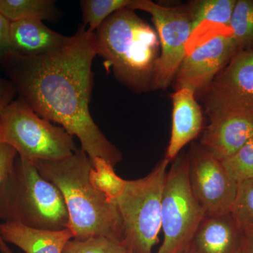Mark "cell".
I'll return each instance as SVG.
<instances>
[{"label": "cell", "mask_w": 253, "mask_h": 253, "mask_svg": "<svg viewBox=\"0 0 253 253\" xmlns=\"http://www.w3.org/2000/svg\"><path fill=\"white\" fill-rule=\"evenodd\" d=\"M0 220L59 231L68 228L69 216L59 189L18 156L0 189Z\"/></svg>", "instance_id": "4"}, {"label": "cell", "mask_w": 253, "mask_h": 253, "mask_svg": "<svg viewBox=\"0 0 253 253\" xmlns=\"http://www.w3.org/2000/svg\"><path fill=\"white\" fill-rule=\"evenodd\" d=\"M237 0H195L187 4L193 34L205 22L215 23L229 29ZM193 36V35H192Z\"/></svg>", "instance_id": "18"}, {"label": "cell", "mask_w": 253, "mask_h": 253, "mask_svg": "<svg viewBox=\"0 0 253 253\" xmlns=\"http://www.w3.org/2000/svg\"><path fill=\"white\" fill-rule=\"evenodd\" d=\"M229 30L241 51L253 50V0H237Z\"/></svg>", "instance_id": "19"}, {"label": "cell", "mask_w": 253, "mask_h": 253, "mask_svg": "<svg viewBox=\"0 0 253 253\" xmlns=\"http://www.w3.org/2000/svg\"><path fill=\"white\" fill-rule=\"evenodd\" d=\"M17 94L16 87L9 80L0 76V111L14 101Z\"/></svg>", "instance_id": "25"}, {"label": "cell", "mask_w": 253, "mask_h": 253, "mask_svg": "<svg viewBox=\"0 0 253 253\" xmlns=\"http://www.w3.org/2000/svg\"><path fill=\"white\" fill-rule=\"evenodd\" d=\"M172 162L161 201L164 240L157 253H177L191 244L206 216L190 186L187 154L180 153Z\"/></svg>", "instance_id": "7"}, {"label": "cell", "mask_w": 253, "mask_h": 253, "mask_svg": "<svg viewBox=\"0 0 253 253\" xmlns=\"http://www.w3.org/2000/svg\"><path fill=\"white\" fill-rule=\"evenodd\" d=\"M172 104L170 140L165 158L172 162L181 150L196 139L203 129L204 115L194 91L187 88L171 95Z\"/></svg>", "instance_id": "13"}, {"label": "cell", "mask_w": 253, "mask_h": 253, "mask_svg": "<svg viewBox=\"0 0 253 253\" xmlns=\"http://www.w3.org/2000/svg\"><path fill=\"white\" fill-rule=\"evenodd\" d=\"M244 235L230 212L205 216L191 244L197 253H241Z\"/></svg>", "instance_id": "14"}, {"label": "cell", "mask_w": 253, "mask_h": 253, "mask_svg": "<svg viewBox=\"0 0 253 253\" xmlns=\"http://www.w3.org/2000/svg\"><path fill=\"white\" fill-rule=\"evenodd\" d=\"M128 7L151 15L161 46V54L153 78L152 90H166L172 84L187 54V45L193 35L187 4L164 6L151 0H134Z\"/></svg>", "instance_id": "8"}, {"label": "cell", "mask_w": 253, "mask_h": 253, "mask_svg": "<svg viewBox=\"0 0 253 253\" xmlns=\"http://www.w3.org/2000/svg\"><path fill=\"white\" fill-rule=\"evenodd\" d=\"M10 21L0 14V56L9 51Z\"/></svg>", "instance_id": "26"}, {"label": "cell", "mask_w": 253, "mask_h": 253, "mask_svg": "<svg viewBox=\"0 0 253 253\" xmlns=\"http://www.w3.org/2000/svg\"><path fill=\"white\" fill-rule=\"evenodd\" d=\"M67 38L42 21H15L10 23L9 51L23 56H41L60 49Z\"/></svg>", "instance_id": "15"}, {"label": "cell", "mask_w": 253, "mask_h": 253, "mask_svg": "<svg viewBox=\"0 0 253 253\" xmlns=\"http://www.w3.org/2000/svg\"><path fill=\"white\" fill-rule=\"evenodd\" d=\"M62 253H129L121 241L105 237L68 241Z\"/></svg>", "instance_id": "23"}, {"label": "cell", "mask_w": 253, "mask_h": 253, "mask_svg": "<svg viewBox=\"0 0 253 253\" xmlns=\"http://www.w3.org/2000/svg\"><path fill=\"white\" fill-rule=\"evenodd\" d=\"M98 56L106 71L137 94L152 90L155 68L160 54L155 28L134 10L123 8L113 13L95 32Z\"/></svg>", "instance_id": "3"}, {"label": "cell", "mask_w": 253, "mask_h": 253, "mask_svg": "<svg viewBox=\"0 0 253 253\" xmlns=\"http://www.w3.org/2000/svg\"><path fill=\"white\" fill-rule=\"evenodd\" d=\"M0 143L14 148L28 161L58 162L78 149L64 128L41 118L18 98L0 111Z\"/></svg>", "instance_id": "6"}, {"label": "cell", "mask_w": 253, "mask_h": 253, "mask_svg": "<svg viewBox=\"0 0 253 253\" xmlns=\"http://www.w3.org/2000/svg\"><path fill=\"white\" fill-rule=\"evenodd\" d=\"M17 156V152L14 148L4 143H0V189L5 179L9 175L10 171L12 169L15 160ZM0 252L13 253L1 237V233H0Z\"/></svg>", "instance_id": "24"}, {"label": "cell", "mask_w": 253, "mask_h": 253, "mask_svg": "<svg viewBox=\"0 0 253 253\" xmlns=\"http://www.w3.org/2000/svg\"><path fill=\"white\" fill-rule=\"evenodd\" d=\"M241 253H253V230L244 232Z\"/></svg>", "instance_id": "27"}, {"label": "cell", "mask_w": 253, "mask_h": 253, "mask_svg": "<svg viewBox=\"0 0 253 253\" xmlns=\"http://www.w3.org/2000/svg\"><path fill=\"white\" fill-rule=\"evenodd\" d=\"M0 14L10 22L24 20L56 22L62 16L53 0H0Z\"/></svg>", "instance_id": "17"}, {"label": "cell", "mask_w": 253, "mask_h": 253, "mask_svg": "<svg viewBox=\"0 0 253 253\" xmlns=\"http://www.w3.org/2000/svg\"><path fill=\"white\" fill-rule=\"evenodd\" d=\"M0 233L6 244L14 245L25 253H62L66 244L74 238L69 228L42 230L14 222L0 223Z\"/></svg>", "instance_id": "16"}, {"label": "cell", "mask_w": 253, "mask_h": 253, "mask_svg": "<svg viewBox=\"0 0 253 253\" xmlns=\"http://www.w3.org/2000/svg\"><path fill=\"white\" fill-rule=\"evenodd\" d=\"M229 212L244 232L253 230V179L238 183Z\"/></svg>", "instance_id": "21"}, {"label": "cell", "mask_w": 253, "mask_h": 253, "mask_svg": "<svg viewBox=\"0 0 253 253\" xmlns=\"http://www.w3.org/2000/svg\"><path fill=\"white\" fill-rule=\"evenodd\" d=\"M32 163L62 194L73 239L105 237L123 243V221L117 205L91 181L92 163L86 153L78 149L58 162Z\"/></svg>", "instance_id": "2"}, {"label": "cell", "mask_w": 253, "mask_h": 253, "mask_svg": "<svg viewBox=\"0 0 253 253\" xmlns=\"http://www.w3.org/2000/svg\"><path fill=\"white\" fill-rule=\"evenodd\" d=\"M253 137V116L230 113L210 119L200 145L222 162Z\"/></svg>", "instance_id": "12"}, {"label": "cell", "mask_w": 253, "mask_h": 253, "mask_svg": "<svg viewBox=\"0 0 253 253\" xmlns=\"http://www.w3.org/2000/svg\"><path fill=\"white\" fill-rule=\"evenodd\" d=\"M221 163L229 176L237 184L253 179V137L235 154Z\"/></svg>", "instance_id": "22"}, {"label": "cell", "mask_w": 253, "mask_h": 253, "mask_svg": "<svg viewBox=\"0 0 253 253\" xmlns=\"http://www.w3.org/2000/svg\"><path fill=\"white\" fill-rule=\"evenodd\" d=\"M177 253H197L195 251L194 248H193L192 245L190 244L189 246H186L184 249L181 250Z\"/></svg>", "instance_id": "28"}, {"label": "cell", "mask_w": 253, "mask_h": 253, "mask_svg": "<svg viewBox=\"0 0 253 253\" xmlns=\"http://www.w3.org/2000/svg\"><path fill=\"white\" fill-rule=\"evenodd\" d=\"M98 54L95 33L81 24L60 49L37 56L7 51L0 56V70L16 87L18 98L35 113L78 138L90 158H101L113 168L123 154L105 136L89 111Z\"/></svg>", "instance_id": "1"}, {"label": "cell", "mask_w": 253, "mask_h": 253, "mask_svg": "<svg viewBox=\"0 0 253 253\" xmlns=\"http://www.w3.org/2000/svg\"><path fill=\"white\" fill-rule=\"evenodd\" d=\"M0 131H1V126H0Z\"/></svg>", "instance_id": "29"}, {"label": "cell", "mask_w": 253, "mask_h": 253, "mask_svg": "<svg viewBox=\"0 0 253 253\" xmlns=\"http://www.w3.org/2000/svg\"><path fill=\"white\" fill-rule=\"evenodd\" d=\"M169 161L164 158L147 176L126 180L113 199L123 221V244L129 253H151L161 229V201Z\"/></svg>", "instance_id": "5"}, {"label": "cell", "mask_w": 253, "mask_h": 253, "mask_svg": "<svg viewBox=\"0 0 253 253\" xmlns=\"http://www.w3.org/2000/svg\"><path fill=\"white\" fill-rule=\"evenodd\" d=\"M134 0H83L81 1L83 26L95 33L106 18L123 8L128 7Z\"/></svg>", "instance_id": "20"}, {"label": "cell", "mask_w": 253, "mask_h": 253, "mask_svg": "<svg viewBox=\"0 0 253 253\" xmlns=\"http://www.w3.org/2000/svg\"><path fill=\"white\" fill-rule=\"evenodd\" d=\"M201 97L210 119L230 113L253 116V50L239 51Z\"/></svg>", "instance_id": "9"}, {"label": "cell", "mask_w": 253, "mask_h": 253, "mask_svg": "<svg viewBox=\"0 0 253 253\" xmlns=\"http://www.w3.org/2000/svg\"><path fill=\"white\" fill-rule=\"evenodd\" d=\"M187 156L190 186L206 216L230 212L238 184L221 161L195 143Z\"/></svg>", "instance_id": "10"}, {"label": "cell", "mask_w": 253, "mask_h": 253, "mask_svg": "<svg viewBox=\"0 0 253 253\" xmlns=\"http://www.w3.org/2000/svg\"><path fill=\"white\" fill-rule=\"evenodd\" d=\"M240 51L229 30L210 36L188 50L173 81L174 89L187 88L201 97Z\"/></svg>", "instance_id": "11"}]
</instances>
